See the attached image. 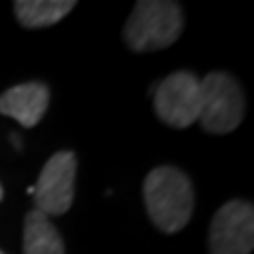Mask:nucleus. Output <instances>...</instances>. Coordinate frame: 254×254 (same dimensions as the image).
<instances>
[{
  "instance_id": "8",
  "label": "nucleus",
  "mask_w": 254,
  "mask_h": 254,
  "mask_svg": "<svg viewBox=\"0 0 254 254\" xmlns=\"http://www.w3.org/2000/svg\"><path fill=\"white\" fill-rule=\"evenodd\" d=\"M23 254H64V242L49 216L32 210L23 220Z\"/></svg>"
},
{
  "instance_id": "7",
  "label": "nucleus",
  "mask_w": 254,
  "mask_h": 254,
  "mask_svg": "<svg viewBox=\"0 0 254 254\" xmlns=\"http://www.w3.org/2000/svg\"><path fill=\"white\" fill-rule=\"evenodd\" d=\"M49 106V89L43 83L30 81L15 85L0 95V115L19 121L23 127H34Z\"/></svg>"
},
{
  "instance_id": "2",
  "label": "nucleus",
  "mask_w": 254,
  "mask_h": 254,
  "mask_svg": "<svg viewBox=\"0 0 254 254\" xmlns=\"http://www.w3.org/2000/svg\"><path fill=\"white\" fill-rule=\"evenodd\" d=\"M182 34V11L168 0H142L125 23V43L133 51H157L178 41Z\"/></svg>"
},
{
  "instance_id": "4",
  "label": "nucleus",
  "mask_w": 254,
  "mask_h": 254,
  "mask_svg": "<svg viewBox=\"0 0 254 254\" xmlns=\"http://www.w3.org/2000/svg\"><path fill=\"white\" fill-rule=\"evenodd\" d=\"M201 85L190 72H174L159 83L155 91V113L163 123L176 129L190 127L199 119Z\"/></svg>"
},
{
  "instance_id": "6",
  "label": "nucleus",
  "mask_w": 254,
  "mask_h": 254,
  "mask_svg": "<svg viewBox=\"0 0 254 254\" xmlns=\"http://www.w3.org/2000/svg\"><path fill=\"white\" fill-rule=\"evenodd\" d=\"M210 254H250L254 248L252 203L233 199L220 205L210 225Z\"/></svg>"
},
{
  "instance_id": "10",
  "label": "nucleus",
  "mask_w": 254,
  "mask_h": 254,
  "mask_svg": "<svg viewBox=\"0 0 254 254\" xmlns=\"http://www.w3.org/2000/svg\"><path fill=\"white\" fill-rule=\"evenodd\" d=\"M0 201H2V187H0Z\"/></svg>"
},
{
  "instance_id": "3",
  "label": "nucleus",
  "mask_w": 254,
  "mask_h": 254,
  "mask_svg": "<svg viewBox=\"0 0 254 254\" xmlns=\"http://www.w3.org/2000/svg\"><path fill=\"white\" fill-rule=\"evenodd\" d=\"M199 121L210 133H229L244 119V93L240 83L227 72H210L201 81Z\"/></svg>"
},
{
  "instance_id": "1",
  "label": "nucleus",
  "mask_w": 254,
  "mask_h": 254,
  "mask_svg": "<svg viewBox=\"0 0 254 254\" xmlns=\"http://www.w3.org/2000/svg\"><path fill=\"white\" fill-rule=\"evenodd\" d=\"M144 203L153 225L163 233H178L190 220L195 205L193 185L185 172L172 165L155 168L146 176L144 187Z\"/></svg>"
},
{
  "instance_id": "9",
  "label": "nucleus",
  "mask_w": 254,
  "mask_h": 254,
  "mask_svg": "<svg viewBox=\"0 0 254 254\" xmlns=\"http://www.w3.org/2000/svg\"><path fill=\"white\" fill-rule=\"evenodd\" d=\"M15 15L26 28H47L74 9L72 0H17Z\"/></svg>"
},
{
  "instance_id": "11",
  "label": "nucleus",
  "mask_w": 254,
  "mask_h": 254,
  "mask_svg": "<svg viewBox=\"0 0 254 254\" xmlns=\"http://www.w3.org/2000/svg\"><path fill=\"white\" fill-rule=\"evenodd\" d=\"M0 254H4V252H2V250H0Z\"/></svg>"
},
{
  "instance_id": "5",
  "label": "nucleus",
  "mask_w": 254,
  "mask_h": 254,
  "mask_svg": "<svg viewBox=\"0 0 254 254\" xmlns=\"http://www.w3.org/2000/svg\"><path fill=\"white\" fill-rule=\"evenodd\" d=\"M76 155L72 150H60L45 163L34 187L36 210L45 216H62L70 210L74 199Z\"/></svg>"
}]
</instances>
